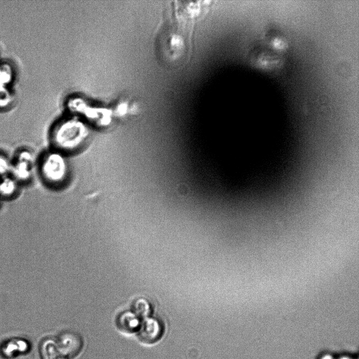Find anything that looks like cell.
<instances>
[{
    "label": "cell",
    "mask_w": 359,
    "mask_h": 359,
    "mask_svg": "<svg viewBox=\"0 0 359 359\" xmlns=\"http://www.w3.org/2000/svg\"><path fill=\"white\" fill-rule=\"evenodd\" d=\"M17 184L14 179L4 177L0 181V194L5 197L10 196L15 193Z\"/></svg>",
    "instance_id": "9c48e42d"
},
{
    "label": "cell",
    "mask_w": 359,
    "mask_h": 359,
    "mask_svg": "<svg viewBox=\"0 0 359 359\" xmlns=\"http://www.w3.org/2000/svg\"><path fill=\"white\" fill-rule=\"evenodd\" d=\"M89 137L87 126L83 121L69 119L60 121L51 135L57 150L63 152H74L85 145Z\"/></svg>",
    "instance_id": "6da1fadb"
},
{
    "label": "cell",
    "mask_w": 359,
    "mask_h": 359,
    "mask_svg": "<svg viewBox=\"0 0 359 359\" xmlns=\"http://www.w3.org/2000/svg\"><path fill=\"white\" fill-rule=\"evenodd\" d=\"M151 311V305L147 300L139 298L135 301L132 311L140 319H146L150 315Z\"/></svg>",
    "instance_id": "ba28073f"
},
{
    "label": "cell",
    "mask_w": 359,
    "mask_h": 359,
    "mask_svg": "<svg viewBox=\"0 0 359 359\" xmlns=\"http://www.w3.org/2000/svg\"><path fill=\"white\" fill-rule=\"evenodd\" d=\"M141 324L140 319L133 311L120 313L117 321L118 328L127 334L138 332Z\"/></svg>",
    "instance_id": "5b68a950"
},
{
    "label": "cell",
    "mask_w": 359,
    "mask_h": 359,
    "mask_svg": "<svg viewBox=\"0 0 359 359\" xmlns=\"http://www.w3.org/2000/svg\"><path fill=\"white\" fill-rule=\"evenodd\" d=\"M321 359H333V358L330 355H325Z\"/></svg>",
    "instance_id": "8fae6325"
},
{
    "label": "cell",
    "mask_w": 359,
    "mask_h": 359,
    "mask_svg": "<svg viewBox=\"0 0 359 359\" xmlns=\"http://www.w3.org/2000/svg\"><path fill=\"white\" fill-rule=\"evenodd\" d=\"M56 342L60 351L68 358L78 355L82 348L81 338L74 333H65Z\"/></svg>",
    "instance_id": "3957f363"
},
{
    "label": "cell",
    "mask_w": 359,
    "mask_h": 359,
    "mask_svg": "<svg viewBox=\"0 0 359 359\" xmlns=\"http://www.w3.org/2000/svg\"><path fill=\"white\" fill-rule=\"evenodd\" d=\"M161 326L157 320L154 318H146L141 324L138 331L140 341L145 343H151L157 341L161 335Z\"/></svg>",
    "instance_id": "277c9868"
},
{
    "label": "cell",
    "mask_w": 359,
    "mask_h": 359,
    "mask_svg": "<svg viewBox=\"0 0 359 359\" xmlns=\"http://www.w3.org/2000/svg\"><path fill=\"white\" fill-rule=\"evenodd\" d=\"M41 171L43 176L52 184H60L67 179L68 166L65 157L59 152L48 154L44 157Z\"/></svg>",
    "instance_id": "7a4b0ae2"
},
{
    "label": "cell",
    "mask_w": 359,
    "mask_h": 359,
    "mask_svg": "<svg viewBox=\"0 0 359 359\" xmlns=\"http://www.w3.org/2000/svg\"><path fill=\"white\" fill-rule=\"evenodd\" d=\"M9 169L10 165L8 160L3 156H0V175H5Z\"/></svg>",
    "instance_id": "30bf717a"
},
{
    "label": "cell",
    "mask_w": 359,
    "mask_h": 359,
    "mask_svg": "<svg viewBox=\"0 0 359 359\" xmlns=\"http://www.w3.org/2000/svg\"><path fill=\"white\" fill-rule=\"evenodd\" d=\"M340 359H351L348 358V357H342V358Z\"/></svg>",
    "instance_id": "7c38bea8"
},
{
    "label": "cell",
    "mask_w": 359,
    "mask_h": 359,
    "mask_svg": "<svg viewBox=\"0 0 359 359\" xmlns=\"http://www.w3.org/2000/svg\"><path fill=\"white\" fill-rule=\"evenodd\" d=\"M33 158L28 152H23L18 155V162L14 169L16 177L20 180H26L31 175V164Z\"/></svg>",
    "instance_id": "8992f818"
},
{
    "label": "cell",
    "mask_w": 359,
    "mask_h": 359,
    "mask_svg": "<svg viewBox=\"0 0 359 359\" xmlns=\"http://www.w3.org/2000/svg\"><path fill=\"white\" fill-rule=\"evenodd\" d=\"M40 354L41 359H68L59 350L55 341L46 339L41 343Z\"/></svg>",
    "instance_id": "52a82bcc"
}]
</instances>
